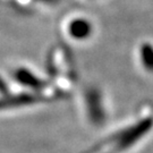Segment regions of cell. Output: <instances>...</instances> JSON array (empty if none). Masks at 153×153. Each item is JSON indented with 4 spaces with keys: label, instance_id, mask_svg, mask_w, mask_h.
Returning a JSON list of instances; mask_svg holds the SVG:
<instances>
[{
    "label": "cell",
    "instance_id": "6da1fadb",
    "mask_svg": "<svg viewBox=\"0 0 153 153\" xmlns=\"http://www.w3.org/2000/svg\"><path fill=\"white\" fill-rule=\"evenodd\" d=\"M152 127V119L146 118L128 124L103 137L98 144L85 153H123L131 148Z\"/></svg>",
    "mask_w": 153,
    "mask_h": 153
},
{
    "label": "cell",
    "instance_id": "3957f363",
    "mask_svg": "<svg viewBox=\"0 0 153 153\" xmlns=\"http://www.w3.org/2000/svg\"><path fill=\"white\" fill-rule=\"evenodd\" d=\"M84 114L90 124L101 125L107 118L103 95L95 88H91L83 94Z\"/></svg>",
    "mask_w": 153,
    "mask_h": 153
},
{
    "label": "cell",
    "instance_id": "7a4b0ae2",
    "mask_svg": "<svg viewBox=\"0 0 153 153\" xmlns=\"http://www.w3.org/2000/svg\"><path fill=\"white\" fill-rule=\"evenodd\" d=\"M60 30L62 35L69 42L86 43L95 35L97 26L86 15L74 14L62 19Z\"/></svg>",
    "mask_w": 153,
    "mask_h": 153
},
{
    "label": "cell",
    "instance_id": "277c9868",
    "mask_svg": "<svg viewBox=\"0 0 153 153\" xmlns=\"http://www.w3.org/2000/svg\"><path fill=\"white\" fill-rule=\"evenodd\" d=\"M138 60L142 67L149 73H153V44L144 42L137 50Z\"/></svg>",
    "mask_w": 153,
    "mask_h": 153
}]
</instances>
